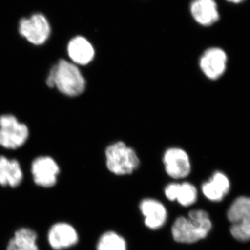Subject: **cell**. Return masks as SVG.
Listing matches in <instances>:
<instances>
[{"mask_svg": "<svg viewBox=\"0 0 250 250\" xmlns=\"http://www.w3.org/2000/svg\"><path fill=\"white\" fill-rule=\"evenodd\" d=\"M46 83L69 97L81 95L85 88V81L80 69L72 62L61 59L51 68Z\"/></svg>", "mask_w": 250, "mask_h": 250, "instance_id": "cell-1", "label": "cell"}, {"mask_svg": "<svg viewBox=\"0 0 250 250\" xmlns=\"http://www.w3.org/2000/svg\"><path fill=\"white\" fill-rule=\"evenodd\" d=\"M212 228L209 215L203 210H193L188 218L179 217L172 228L174 241L181 243H194L206 238Z\"/></svg>", "mask_w": 250, "mask_h": 250, "instance_id": "cell-2", "label": "cell"}, {"mask_svg": "<svg viewBox=\"0 0 250 250\" xmlns=\"http://www.w3.org/2000/svg\"><path fill=\"white\" fill-rule=\"evenodd\" d=\"M106 166L112 173L125 175L132 173L139 165L137 154L123 142H117L106 148Z\"/></svg>", "mask_w": 250, "mask_h": 250, "instance_id": "cell-3", "label": "cell"}, {"mask_svg": "<svg viewBox=\"0 0 250 250\" xmlns=\"http://www.w3.org/2000/svg\"><path fill=\"white\" fill-rule=\"evenodd\" d=\"M20 35L34 45H42L49 40L52 27L49 20L41 13L21 18L18 23Z\"/></svg>", "mask_w": 250, "mask_h": 250, "instance_id": "cell-4", "label": "cell"}, {"mask_svg": "<svg viewBox=\"0 0 250 250\" xmlns=\"http://www.w3.org/2000/svg\"><path fill=\"white\" fill-rule=\"evenodd\" d=\"M228 217L233 238L240 241L250 240V198H237L229 208Z\"/></svg>", "mask_w": 250, "mask_h": 250, "instance_id": "cell-5", "label": "cell"}, {"mask_svg": "<svg viewBox=\"0 0 250 250\" xmlns=\"http://www.w3.org/2000/svg\"><path fill=\"white\" fill-rule=\"evenodd\" d=\"M29 137L27 125L20 123L13 115L0 116V146L6 149L22 147Z\"/></svg>", "mask_w": 250, "mask_h": 250, "instance_id": "cell-6", "label": "cell"}, {"mask_svg": "<svg viewBox=\"0 0 250 250\" xmlns=\"http://www.w3.org/2000/svg\"><path fill=\"white\" fill-rule=\"evenodd\" d=\"M60 172L58 164L49 156L36 158L31 164V174L36 185L42 188L54 187Z\"/></svg>", "mask_w": 250, "mask_h": 250, "instance_id": "cell-7", "label": "cell"}, {"mask_svg": "<svg viewBox=\"0 0 250 250\" xmlns=\"http://www.w3.org/2000/svg\"><path fill=\"white\" fill-rule=\"evenodd\" d=\"M166 172L174 179L187 177L190 172L191 166L187 152L180 148L167 149L164 156Z\"/></svg>", "mask_w": 250, "mask_h": 250, "instance_id": "cell-8", "label": "cell"}, {"mask_svg": "<svg viewBox=\"0 0 250 250\" xmlns=\"http://www.w3.org/2000/svg\"><path fill=\"white\" fill-rule=\"evenodd\" d=\"M49 246L54 250H62L75 246L79 241L77 231L66 223L54 224L47 233Z\"/></svg>", "mask_w": 250, "mask_h": 250, "instance_id": "cell-9", "label": "cell"}, {"mask_svg": "<svg viewBox=\"0 0 250 250\" xmlns=\"http://www.w3.org/2000/svg\"><path fill=\"white\" fill-rule=\"evenodd\" d=\"M228 57L223 49L211 47L206 50L200 59V67L204 74L210 79L217 80L226 70Z\"/></svg>", "mask_w": 250, "mask_h": 250, "instance_id": "cell-10", "label": "cell"}, {"mask_svg": "<svg viewBox=\"0 0 250 250\" xmlns=\"http://www.w3.org/2000/svg\"><path fill=\"white\" fill-rule=\"evenodd\" d=\"M145 217V224L151 229L162 228L167 218V210L161 202L154 199H145L140 204Z\"/></svg>", "mask_w": 250, "mask_h": 250, "instance_id": "cell-11", "label": "cell"}, {"mask_svg": "<svg viewBox=\"0 0 250 250\" xmlns=\"http://www.w3.org/2000/svg\"><path fill=\"white\" fill-rule=\"evenodd\" d=\"M67 54L75 65H85L93 60L95 49L88 39L82 36H77L69 41Z\"/></svg>", "mask_w": 250, "mask_h": 250, "instance_id": "cell-12", "label": "cell"}, {"mask_svg": "<svg viewBox=\"0 0 250 250\" xmlns=\"http://www.w3.org/2000/svg\"><path fill=\"white\" fill-rule=\"evenodd\" d=\"M190 9L193 19L205 27L214 24L220 18L215 0H192Z\"/></svg>", "mask_w": 250, "mask_h": 250, "instance_id": "cell-13", "label": "cell"}, {"mask_svg": "<svg viewBox=\"0 0 250 250\" xmlns=\"http://www.w3.org/2000/svg\"><path fill=\"white\" fill-rule=\"evenodd\" d=\"M22 179L23 172L19 162L0 156V185L16 188L21 185Z\"/></svg>", "mask_w": 250, "mask_h": 250, "instance_id": "cell-14", "label": "cell"}, {"mask_svg": "<svg viewBox=\"0 0 250 250\" xmlns=\"http://www.w3.org/2000/svg\"><path fill=\"white\" fill-rule=\"evenodd\" d=\"M165 195L170 201L177 200L181 205L188 207L196 202L197 192L196 188L188 182L172 183L166 187Z\"/></svg>", "mask_w": 250, "mask_h": 250, "instance_id": "cell-15", "label": "cell"}, {"mask_svg": "<svg viewBox=\"0 0 250 250\" xmlns=\"http://www.w3.org/2000/svg\"><path fill=\"white\" fill-rule=\"evenodd\" d=\"M229 188L228 177L221 172H215L210 181L202 185V192L210 201L218 202L228 193Z\"/></svg>", "mask_w": 250, "mask_h": 250, "instance_id": "cell-16", "label": "cell"}, {"mask_svg": "<svg viewBox=\"0 0 250 250\" xmlns=\"http://www.w3.org/2000/svg\"><path fill=\"white\" fill-rule=\"evenodd\" d=\"M37 233L29 228H21L11 238L6 250H39Z\"/></svg>", "mask_w": 250, "mask_h": 250, "instance_id": "cell-17", "label": "cell"}, {"mask_svg": "<svg viewBox=\"0 0 250 250\" xmlns=\"http://www.w3.org/2000/svg\"><path fill=\"white\" fill-rule=\"evenodd\" d=\"M97 250H126L124 238L113 231H108L100 237Z\"/></svg>", "mask_w": 250, "mask_h": 250, "instance_id": "cell-18", "label": "cell"}, {"mask_svg": "<svg viewBox=\"0 0 250 250\" xmlns=\"http://www.w3.org/2000/svg\"><path fill=\"white\" fill-rule=\"evenodd\" d=\"M229 2L233 3V4H240V3L243 2L245 0H226Z\"/></svg>", "mask_w": 250, "mask_h": 250, "instance_id": "cell-19", "label": "cell"}]
</instances>
